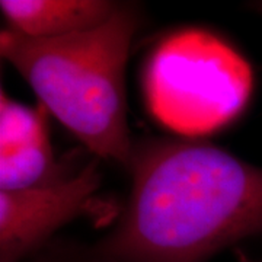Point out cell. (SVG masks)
Here are the masks:
<instances>
[{
	"label": "cell",
	"mask_w": 262,
	"mask_h": 262,
	"mask_svg": "<svg viewBox=\"0 0 262 262\" xmlns=\"http://www.w3.org/2000/svg\"><path fill=\"white\" fill-rule=\"evenodd\" d=\"M131 191L96 248L118 262H207L262 234V168L210 143L134 147Z\"/></svg>",
	"instance_id": "6da1fadb"
},
{
	"label": "cell",
	"mask_w": 262,
	"mask_h": 262,
	"mask_svg": "<svg viewBox=\"0 0 262 262\" xmlns=\"http://www.w3.org/2000/svg\"><path fill=\"white\" fill-rule=\"evenodd\" d=\"M140 16L120 3L99 28L60 38L2 29L0 54L96 158L128 170L134 156L127 122L125 66Z\"/></svg>",
	"instance_id": "7a4b0ae2"
},
{
	"label": "cell",
	"mask_w": 262,
	"mask_h": 262,
	"mask_svg": "<svg viewBox=\"0 0 262 262\" xmlns=\"http://www.w3.org/2000/svg\"><path fill=\"white\" fill-rule=\"evenodd\" d=\"M143 89L156 121L177 134L200 137L242 113L252 92V70L222 38L204 29H181L151 51Z\"/></svg>",
	"instance_id": "3957f363"
},
{
	"label": "cell",
	"mask_w": 262,
	"mask_h": 262,
	"mask_svg": "<svg viewBox=\"0 0 262 262\" xmlns=\"http://www.w3.org/2000/svg\"><path fill=\"white\" fill-rule=\"evenodd\" d=\"M99 185L94 159L54 185L0 191V262H24L46 248L61 226L89 210Z\"/></svg>",
	"instance_id": "277c9868"
},
{
	"label": "cell",
	"mask_w": 262,
	"mask_h": 262,
	"mask_svg": "<svg viewBox=\"0 0 262 262\" xmlns=\"http://www.w3.org/2000/svg\"><path fill=\"white\" fill-rule=\"evenodd\" d=\"M48 111L31 108L0 91V191H24L67 181L48 134Z\"/></svg>",
	"instance_id": "5b68a950"
},
{
	"label": "cell",
	"mask_w": 262,
	"mask_h": 262,
	"mask_svg": "<svg viewBox=\"0 0 262 262\" xmlns=\"http://www.w3.org/2000/svg\"><path fill=\"white\" fill-rule=\"evenodd\" d=\"M110 0H2L8 28L31 38H60L99 28L118 9Z\"/></svg>",
	"instance_id": "8992f818"
},
{
	"label": "cell",
	"mask_w": 262,
	"mask_h": 262,
	"mask_svg": "<svg viewBox=\"0 0 262 262\" xmlns=\"http://www.w3.org/2000/svg\"><path fill=\"white\" fill-rule=\"evenodd\" d=\"M31 262H118L96 245L50 244L35 253Z\"/></svg>",
	"instance_id": "52a82bcc"
}]
</instances>
